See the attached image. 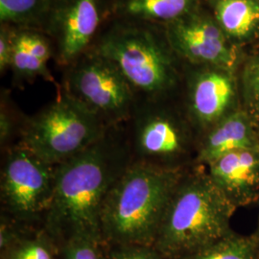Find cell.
<instances>
[{
    "label": "cell",
    "mask_w": 259,
    "mask_h": 259,
    "mask_svg": "<svg viewBox=\"0 0 259 259\" xmlns=\"http://www.w3.org/2000/svg\"><path fill=\"white\" fill-rule=\"evenodd\" d=\"M131 163L122 125L111 128L93 146L56 166L53 197L41 227L58 246L77 235L102 239L105 201Z\"/></svg>",
    "instance_id": "6da1fadb"
},
{
    "label": "cell",
    "mask_w": 259,
    "mask_h": 259,
    "mask_svg": "<svg viewBox=\"0 0 259 259\" xmlns=\"http://www.w3.org/2000/svg\"><path fill=\"white\" fill-rule=\"evenodd\" d=\"M237 207L215 185L204 165L185 169L171 196L154 248L167 259H179L232 233Z\"/></svg>",
    "instance_id": "7a4b0ae2"
},
{
    "label": "cell",
    "mask_w": 259,
    "mask_h": 259,
    "mask_svg": "<svg viewBox=\"0 0 259 259\" xmlns=\"http://www.w3.org/2000/svg\"><path fill=\"white\" fill-rule=\"evenodd\" d=\"M185 171L132 162L103 206V242L154 246L168 202Z\"/></svg>",
    "instance_id": "3957f363"
},
{
    "label": "cell",
    "mask_w": 259,
    "mask_h": 259,
    "mask_svg": "<svg viewBox=\"0 0 259 259\" xmlns=\"http://www.w3.org/2000/svg\"><path fill=\"white\" fill-rule=\"evenodd\" d=\"M110 129L64 92L25 119L19 142L45 161L59 165L93 146Z\"/></svg>",
    "instance_id": "277c9868"
},
{
    "label": "cell",
    "mask_w": 259,
    "mask_h": 259,
    "mask_svg": "<svg viewBox=\"0 0 259 259\" xmlns=\"http://www.w3.org/2000/svg\"><path fill=\"white\" fill-rule=\"evenodd\" d=\"M97 54L110 60L137 94L160 99L176 83L172 60L150 31L114 29L103 37Z\"/></svg>",
    "instance_id": "5b68a950"
},
{
    "label": "cell",
    "mask_w": 259,
    "mask_h": 259,
    "mask_svg": "<svg viewBox=\"0 0 259 259\" xmlns=\"http://www.w3.org/2000/svg\"><path fill=\"white\" fill-rule=\"evenodd\" d=\"M1 168V214L27 226H41L51 204L56 166L20 142L4 151Z\"/></svg>",
    "instance_id": "8992f818"
},
{
    "label": "cell",
    "mask_w": 259,
    "mask_h": 259,
    "mask_svg": "<svg viewBox=\"0 0 259 259\" xmlns=\"http://www.w3.org/2000/svg\"><path fill=\"white\" fill-rule=\"evenodd\" d=\"M65 93L95 114L108 128L125 125L136 106V93L117 66L105 57L87 56L70 65Z\"/></svg>",
    "instance_id": "52a82bcc"
},
{
    "label": "cell",
    "mask_w": 259,
    "mask_h": 259,
    "mask_svg": "<svg viewBox=\"0 0 259 259\" xmlns=\"http://www.w3.org/2000/svg\"><path fill=\"white\" fill-rule=\"evenodd\" d=\"M136 106L125 127L132 162L166 169H185L181 160L188 154V131L176 118L157 106V100L145 99Z\"/></svg>",
    "instance_id": "ba28073f"
},
{
    "label": "cell",
    "mask_w": 259,
    "mask_h": 259,
    "mask_svg": "<svg viewBox=\"0 0 259 259\" xmlns=\"http://www.w3.org/2000/svg\"><path fill=\"white\" fill-rule=\"evenodd\" d=\"M168 37L172 47L190 62L232 73L237 56L229 46L227 35L212 19L185 16L169 23Z\"/></svg>",
    "instance_id": "9c48e42d"
},
{
    "label": "cell",
    "mask_w": 259,
    "mask_h": 259,
    "mask_svg": "<svg viewBox=\"0 0 259 259\" xmlns=\"http://www.w3.org/2000/svg\"><path fill=\"white\" fill-rule=\"evenodd\" d=\"M100 16L97 0H55L48 22L59 65H72L79 60L98 29Z\"/></svg>",
    "instance_id": "30bf717a"
},
{
    "label": "cell",
    "mask_w": 259,
    "mask_h": 259,
    "mask_svg": "<svg viewBox=\"0 0 259 259\" xmlns=\"http://www.w3.org/2000/svg\"><path fill=\"white\" fill-rule=\"evenodd\" d=\"M233 97L232 73L212 68L195 75L189 89L188 112L202 136L230 113Z\"/></svg>",
    "instance_id": "8fae6325"
},
{
    "label": "cell",
    "mask_w": 259,
    "mask_h": 259,
    "mask_svg": "<svg viewBox=\"0 0 259 259\" xmlns=\"http://www.w3.org/2000/svg\"><path fill=\"white\" fill-rule=\"evenodd\" d=\"M215 185L237 208L259 196V148L229 153L206 165Z\"/></svg>",
    "instance_id": "7c38bea8"
},
{
    "label": "cell",
    "mask_w": 259,
    "mask_h": 259,
    "mask_svg": "<svg viewBox=\"0 0 259 259\" xmlns=\"http://www.w3.org/2000/svg\"><path fill=\"white\" fill-rule=\"evenodd\" d=\"M259 148V134L249 112L232 111L199 141L197 165L206 166L229 153Z\"/></svg>",
    "instance_id": "4fadbf2b"
},
{
    "label": "cell",
    "mask_w": 259,
    "mask_h": 259,
    "mask_svg": "<svg viewBox=\"0 0 259 259\" xmlns=\"http://www.w3.org/2000/svg\"><path fill=\"white\" fill-rule=\"evenodd\" d=\"M214 14L227 36L242 38L258 25L259 3L256 0H217Z\"/></svg>",
    "instance_id": "5bb4252c"
},
{
    "label": "cell",
    "mask_w": 259,
    "mask_h": 259,
    "mask_svg": "<svg viewBox=\"0 0 259 259\" xmlns=\"http://www.w3.org/2000/svg\"><path fill=\"white\" fill-rule=\"evenodd\" d=\"M1 259H59V247L40 225H21L16 239L1 250Z\"/></svg>",
    "instance_id": "9a60e30c"
},
{
    "label": "cell",
    "mask_w": 259,
    "mask_h": 259,
    "mask_svg": "<svg viewBox=\"0 0 259 259\" xmlns=\"http://www.w3.org/2000/svg\"><path fill=\"white\" fill-rule=\"evenodd\" d=\"M179 259H259L257 244L252 237L234 232L221 240Z\"/></svg>",
    "instance_id": "2e32d148"
},
{
    "label": "cell",
    "mask_w": 259,
    "mask_h": 259,
    "mask_svg": "<svg viewBox=\"0 0 259 259\" xmlns=\"http://www.w3.org/2000/svg\"><path fill=\"white\" fill-rule=\"evenodd\" d=\"M194 0H126L124 10L135 18L172 22L186 16Z\"/></svg>",
    "instance_id": "e0dca14e"
},
{
    "label": "cell",
    "mask_w": 259,
    "mask_h": 259,
    "mask_svg": "<svg viewBox=\"0 0 259 259\" xmlns=\"http://www.w3.org/2000/svg\"><path fill=\"white\" fill-rule=\"evenodd\" d=\"M55 0H0L2 24L28 25L48 18Z\"/></svg>",
    "instance_id": "ac0fdd59"
},
{
    "label": "cell",
    "mask_w": 259,
    "mask_h": 259,
    "mask_svg": "<svg viewBox=\"0 0 259 259\" xmlns=\"http://www.w3.org/2000/svg\"><path fill=\"white\" fill-rule=\"evenodd\" d=\"M11 69L14 71L19 82L31 81L37 77H42L49 82H54V78L48 70L47 63L33 55L19 40L14 31V52Z\"/></svg>",
    "instance_id": "d6986e66"
},
{
    "label": "cell",
    "mask_w": 259,
    "mask_h": 259,
    "mask_svg": "<svg viewBox=\"0 0 259 259\" xmlns=\"http://www.w3.org/2000/svg\"><path fill=\"white\" fill-rule=\"evenodd\" d=\"M59 259H105L102 239L77 235L59 246Z\"/></svg>",
    "instance_id": "ffe728a7"
},
{
    "label": "cell",
    "mask_w": 259,
    "mask_h": 259,
    "mask_svg": "<svg viewBox=\"0 0 259 259\" xmlns=\"http://www.w3.org/2000/svg\"><path fill=\"white\" fill-rule=\"evenodd\" d=\"M26 119V118H25ZM24 121L19 122L16 114L10 109L6 100L2 98L0 110V146L3 151L17 144L15 139H20Z\"/></svg>",
    "instance_id": "44dd1931"
},
{
    "label": "cell",
    "mask_w": 259,
    "mask_h": 259,
    "mask_svg": "<svg viewBox=\"0 0 259 259\" xmlns=\"http://www.w3.org/2000/svg\"><path fill=\"white\" fill-rule=\"evenodd\" d=\"M105 259L167 258L153 246L105 244Z\"/></svg>",
    "instance_id": "7402d4cb"
},
{
    "label": "cell",
    "mask_w": 259,
    "mask_h": 259,
    "mask_svg": "<svg viewBox=\"0 0 259 259\" xmlns=\"http://www.w3.org/2000/svg\"><path fill=\"white\" fill-rule=\"evenodd\" d=\"M244 91L250 114L259 126V61L249 65L244 74Z\"/></svg>",
    "instance_id": "603a6c76"
},
{
    "label": "cell",
    "mask_w": 259,
    "mask_h": 259,
    "mask_svg": "<svg viewBox=\"0 0 259 259\" xmlns=\"http://www.w3.org/2000/svg\"><path fill=\"white\" fill-rule=\"evenodd\" d=\"M16 35L21 44L28 50L38 58L39 60L47 63L51 57V47L47 37L32 31H17Z\"/></svg>",
    "instance_id": "cb8c5ba5"
},
{
    "label": "cell",
    "mask_w": 259,
    "mask_h": 259,
    "mask_svg": "<svg viewBox=\"0 0 259 259\" xmlns=\"http://www.w3.org/2000/svg\"><path fill=\"white\" fill-rule=\"evenodd\" d=\"M14 52V31L8 25L2 24L0 31V71L11 69Z\"/></svg>",
    "instance_id": "d4e9b609"
},
{
    "label": "cell",
    "mask_w": 259,
    "mask_h": 259,
    "mask_svg": "<svg viewBox=\"0 0 259 259\" xmlns=\"http://www.w3.org/2000/svg\"><path fill=\"white\" fill-rule=\"evenodd\" d=\"M253 238H254V240L256 242V244H257V247H258L259 250V220H258V228H257V231H256V233H255V235L253 236Z\"/></svg>",
    "instance_id": "484cf974"
}]
</instances>
